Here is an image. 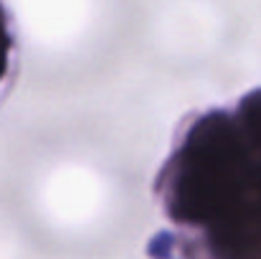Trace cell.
<instances>
[{"mask_svg":"<svg viewBox=\"0 0 261 259\" xmlns=\"http://www.w3.org/2000/svg\"><path fill=\"white\" fill-rule=\"evenodd\" d=\"M10 51H13V31H10L5 8L0 5V82L8 77V69H10Z\"/></svg>","mask_w":261,"mask_h":259,"instance_id":"obj_1","label":"cell"}]
</instances>
